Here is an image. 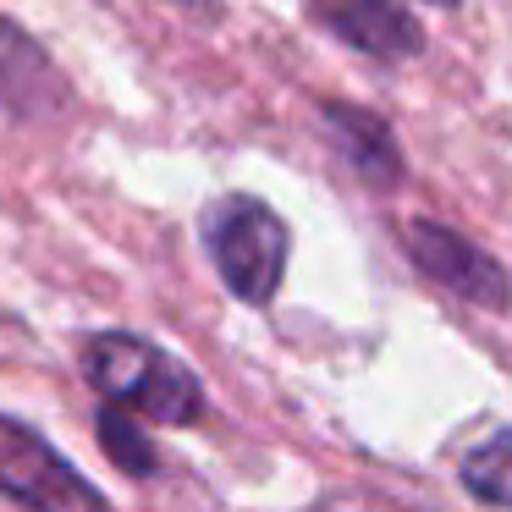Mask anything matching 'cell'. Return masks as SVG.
I'll list each match as a JSON object with an SVG mask.
<instances>
[{
	"label": "cell",
	"mask_w": 512,
	"mask_h": 512,
	"mask_svg": "<svg viewBox=\"0 0 512 512\" xmlns=\"http://www.w3.org/2000/svg\"><path fill=\"white\" fill-rule=\"evenodd\" d=\"M83 375L116 408L144 413L155 424H193L204 413L199 375L171 353H160L155 342H138V336H94L83 347Z\"/></svg>",
	"instance_id": "cell-1"
},
{
	"label": "cell",
	"mask_w": 512,
	"mask_h": 512,
	"mask_svg": "<svg viewBox=\"0 0 512 512\" xmlns=\"http://www.w3.org/2000/svg\"><path fill=\"white\" fill-rule=\"evenodd\" d=\"M204 248L237 298L265 303L287 265V226L259 199H221L204 215Z\"/></svg>",
	"instance_id": "cell-2"
},
{
	"label": "cell",
	"mask_w": 512,
	"mask_h": 512,
	"mask_svg": "<svg viewBox=\"0 0 512 512\" xmlns=\"http://www.w3.org/2000/svg\"><path fill=\"white\" fill-rule=\"evenodd\" d=\"M0 496L23 501V507H45V512L105 507V496L89 479H78V468L67 457H56L28 424L6 419V413H0Z\"/></svg>",
	"instance_id": "cell-3"
},
{
	"label": "cell",
	"mask_w": 512,
	"mask_h": 512,
	"mask_svg": "<svg viewBox=\"0 0 512 512\" xmlns=\"http://www.w3.org/2000/svg\"><path fill=\"white\" fill-rule=\"evenodd\" d=\"M408 254L419 259L424 276H435L441 287L463 292L468 303H479V309H507V270H501L496 259L479 254L468 237L446 232V226L419 221L408 232Z\"/></svg>",
	"instance_id": "cell-4"
},
{
	"label": "cell",
	"mask_w": 512,
	"mask_h": 512,
	"mask_svg": "<svg viewBox=\"0 0 512 512\" xmlns=\"http://www.w3.org/2000/svg\"><path fill=\"white\" fill-rule=\"evenodd\" d=\"M314 12H320L347 45L369 50V56L397 61V56H413V50H419L413 17L402 12V6H391V0H314Z\"/></svg>",
	"instance_id": "cell-5"
},
{
	"label": "cell",
	"mask_w": 512,
	"mask_h": 512,
	"mask_svg": "<svg viewBox=\"0 0 512 512\" xmlns=\"http://www.w3.org/2000/svg\"><path fill=\"white\" fill-rule=\"evenodd\" d=\"M463 485H468V496L490 501V507H512V430L490 435L479 452H468Z\"/></svg>",
	"instance_id": "cell-6"
},
{
	"label": "cell",
	"mask_w": 512,
	"mask_h": 512,
	"mask_svg": "<svg viewBox=\"0 0 512 512\" xmlns=\"http://www.w3.org/2000/svg\"><path fill=\"white\" fill-rule=\"evenodd\" d=\"M331 122H336V133H347V144H353L358 166H375L380 177H397L391 138H386V127H380L375 116H358V111H342V105H331Z\"/></svg>",
	"instance_id": "cell-7"
},
{
	"label": "cell",
	"mask_w": 512,
	"mask_h": 512,
	"mask_svg": "<svg viewBox=\"0 0 512 512\" xmlns=\"http://www.w3.org/2000/svg\"><path fill=\"white\" fill-rule=\"evenodd\" d=\"M100 441H105V452H111L127 474H155V446H149L144 430H133V419H122L116 408L100 413Z\"/></svg>",
	"instance_id": "cell-8"
}]
</instances>
